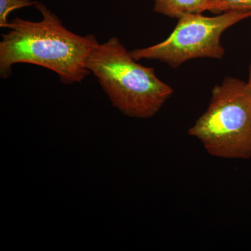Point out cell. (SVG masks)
I'll list each match as a JSON object with an SVG mask.
<instances>
[{"label":"cell","mask_w":251,"mask_h":251,"mask_svg":"<svg viewBox=\"0 0 251 251\" xmlns=\"http://www.w3.org/2000/svg\"><path fill=\"white\" fill-rule=\"evenodd\" d=\"M40 21L16 18L1 34L0 76L6 79L18 63L34 64L55 73L64 85L80 83L91 74L86 62L99 43L93 34L81 36L69 30L45 4L39 2Z\"/></svg>","instance_id":"cell-1"},{"label":"cell","mask_w":251,"mask_h":251,"mask_svg":"<svg viewBox=\"0 0 251 251\" xmlns=\"http://www.w3.org/2000/svg\"><path fill=\"white\" fill-rule=\"evenodd\" d=\"M117 37L99 44L86 67L97 77L114 107L126 116L151 118L174 90L157 77L154 68L138 64Z\"/></svg>","instance_id":"cell-2"},{"label":"cell","mask_w":251,"mask_h":251,"mask_svg":"<svg viewBox=\"0 0 251 251\" xmlns=\"http://www.w3.org/2000/svg\"><path fill=\"white\" fill-rule=\"evenodd\" d=\"M188 133L211 156L250 159L251 94L247 82L226 77L214 86L209 106Z\"/></svg>","instance_id":"cell-3"},{"label":"cell","mask_w":251,"mask_h":251,"mask_svg":"<svg viewBox=\"0 0 251 251\" xmlns=\"http://www.w3.org/2000/svg\"><path fill=\"white\" fill-rule=\"evenodd\" d=\"M249 18L251 11H228L214 17L185 15L177 19L176 27L166 40L129 52L135 60H158L173 69L191 59H221L226 52L221 43L224 31Z\"/></svg>","instance_id":"cell-4"},{"label":"cell","mask_w":251,"mask_h":251,"mask_svg":"<svg viewBox=\"0 0 251 251\" xmlns=\"http://www.w3.org/2000/svg\"><path fill=\"white\" fill-rule=\"evenodd\" d=\"M153 11L172 18L207 11L209 0H153Z\"/></svg>","instance_id":"cell-5"},{"label":"cell","mask_w":251,"mask_h":251,"mask_svg":"<svg viewBox=\"0 0 251 251\" xmlns=\"http://www.w3.org/2000/svg\"><path fill=\"white\" fill-rule=\"evenodd\" d=\"M207 11L216 15L228 11H251V0H209Z\"/></svg>","instance_id":"cell-6"},{"label":"cell","mask_w":251,"mask_h":251,"mask_svg":"<svg viewBox=\"0 0 251 251\" xmlns=\"http://www.w3.org/2000/svg\"><path fill=\"white\" fill-rule=\"evenodd\" d=\"M36 0H0V27L6 28L8 16L12 11L38 4Z\"/></svg>","instance_id":"cell-7"},{"label":"cell","mask_w":251,"mask_h":251,"mask_svg":"<svg viewBox=\"0 0 251 251\" xmlns=\"http://www.w3.org/2000/svg\"><path fill=\"white\" fill-rule=\"evenodd\" d=\"M247 85L248 87V90H249V92H250L251 94V59L250 64H249V79H248V81L247 82Z\"/></svg>","instance_id":"cell-8"}]
</instances>
